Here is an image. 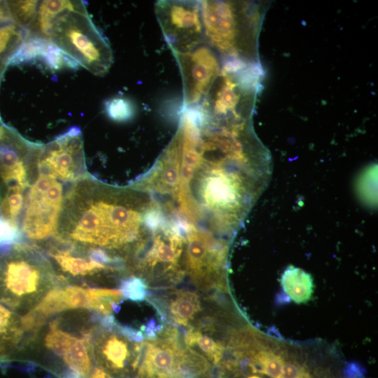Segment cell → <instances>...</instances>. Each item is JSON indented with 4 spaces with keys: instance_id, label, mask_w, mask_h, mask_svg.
<instances>
[{
    "instance_id": "cell-2",
    "label": "cell",
    "mask_w": 378,
    "mask_h": 378,
    "mask_svg": "<svg viewBox=\"0 0 378 378\" xmlns=\"http://www.w3.org/2000/svg\"><path fill=\"white\" fill-rule=\"evenodd\" d=\"M85 309L71 310L46 321L27 335L15 361H27L57 378H87L95 365L92 339L100 316Z\"/></svg>"
},
{
    "instance_id": "cell-1",
    "label": "cell",
    "mask_w": 378,
    "mask_h": 378,
    "mask_svg": "<svg viewBox=\"0 0 378 378\" xmlns=\"http://www.w3.org/2000/svg\"><path fill=\"white\" fill-rule=\"evenodd\" d=\"M148 200L134 190L113 188L83 178L64 201L57 238L125 259L155 228L152 200Z\"/></svg>"
},
{
    "instance_id": "cell-23",
    "label": "cell",
    "mask_w": 378,
    "mask_h": 378,
    "mask_svg": "<svg viewBox=\"0 0 378 378\" xmlns=\"http://www.w3.org/2000/svg\"><path fill=\"white\" fill-rule=\"evenodd\" d=\"M20 236L18 227L0 215V248L18 243Z\"/></svg>"
},
{
    "instance_id": "cell-12",
    "label": "cell",
    "mask_w": 378,
    "mask_h": 378,
    "mask_svg": "<svg viewBox=\"0 0 378 378\" xmlns=\"http://www.w3.org/2000/svg\"><path fill=\"white\" fill-rule=\"evenodd\" d=\"M36 162L40 174L64 181L85 177V158L80 130L72 127L46 145L37 146Z\"/></svg>"
},
{
    "instance_id": "cell-3",
    "label": "cell",
    "mask_w": 378,
    "mask_h": 378,
    "mask_svg": "<svg viewBox=\"0 0 378 378\" xmlns=\"http://www.w3.org/2000/svg\"><path fill=\"white\" fill-rule=\"evenodd\" d=\"M60 284L52 265L36 247L18 242L0 251V302L20 316Z\"/></svg>"
},
{
    "instance_id": "cell-22",
    "label": "cell",
    "mask_w": 378,
    "mask_h": 378,
    "mask_svg": "<svg viewBox=\"0 0 378 378\" xmlns=\"http://www.w3.org/2000/svg\"><path fill=\"white\" fill-rule=\"evenodd\" d=\"M105 109L108 117L115 121L122 122L131 119L134 108L126 98L115 97L105 103Z\"/></svg>"
},
{
    "instance_id": "cell-6",
    "label": "cell",
    "mask_w": 378,
    "mask_h": 378,
    "mask_svg": "<svg viewBox=\"0 0 378 378\" xmlns=\"http://www.w3.org/2000/svg\"><path fill=\"white\" fill-rule=\"evenodd\" d=\"M257 63L227 59L202 103V119L224 125L249 122L258 86Z\"/></svg>"
},
{
    "instance_id": "cell-17",
    "label": "cell",
    "mask_w": 378,
    "mask_h": 378,
    "mask_svg": "<svg viewBox=\"0 0 378 378\" xmlns=\"http://www.w3.org/2000/svg\"><path fill=\"white\" fill-rule=\"evenodd\" d=\"M215 330L211 318L188 327L184 335V344L206 358L214 367H218L224 359L225 347L222 342L212 335Z\"/></svg>"
},
{
    "instance_id": "cell-19",
    "label": "cell",
    "mask_w": 378,
    "mask_h": 378,
    "mask_svg": "<svg viewBox=\"0 0 378 378\" xmlns=\"http://www.w3.org/2000/svg\"><path fill=\"white\" fill-rule=\"evenodd\" d=\"M281 285L286 295L298 304L308 302L314 293V283L310 274L293 266L283 273Z\"/></svg>"
},
{
    "instance_id": "cell-21",
    "label": "cell",
    "mask_w": 378,
    "mask_h": 378,
    "mask_svg": "<svg viewBox=\"0 0 378 378\" xmlns=\"http://www.w3.org/2000/svg\"><path fill=\"white\" fill-rule=\"evenodd\" d=\"M120 290L122 298L134 302H143L149 295L148 287L144 279L136 276L120 280Z\"/></svg>"
},
{
    "instance_id": "cell-18",
    "label": "cell",
    "mask_w": 378,
    "mask_h": 378,
    "mask_svg": "<svg viewBox=\"0 0 378 378\" xmlns=\"http://www.w3.org/2000/svg\"><path fill=\"white\" fill-rule=\"evenodd\" d=\"M24 337L21 316L0 302V363L15 360Z\"/></svg>"
},
{
    "instance_id": "cell-4",
    "label": "cell",
    "mask_w": 378,
    "mask_h": 378,
    "mask_svg": "<svg viewBox=\"0 0 378 378\" xmlns=\"http://www.w3.org/2000/svg\"><path fill=\"white\" fill-rule=\"evenodd\" d=\"M205 42L227 59L257 63L261 20L256 3L200 1Z\"/></svg>"
},
{
    "instance_id": "cell-27",
    "label": "cell",
    "mask_w": 378,
    "mask_h": 378,
    "mask_svg": "<svg viewBox=\"0 0 378 378\" xmlns=\"http://www.w3.org/2000/svg\"><path fill=\"white\" fill-rule=\"evenodd\" d=\"M246 378H261V377L258 375L253 374V375L248 376Z\"/></svg>"
},
{
    "instance_id": "cell-15",
    "label": "cell",
    "mask_w": 378,
    "mask_h": 378,
    "mask_svg": "<svg viewBox=\"0 0 378 378\" xmlns=\"http://www.w3.org/2000/svg\"><path fill=\"white\" fill-rule=\"evenodd\" d=\"M57 239L58 242L50 246L48 253L60 272L58 276L65 283L69 278L89 279L100 274L116 273L122 270L99 260L91 248Z\"/></svg>"
},
{
    "instance_id": "cell-5",
    "label": "cell",
    "mask_w": 378,
    "mask_h": 378,
    "mask_svg": "<svg viewBox=\"0 0 378 378\" xmlns=\"http://www.w3.org/2000/svg\"><path fill=\"white\" fill-rule=\"evenodd\" d=\"M47 40L92 74L104 75L113 62L108 42L92 22L80 1H69L62 10L47 14Z\"/></svg>"
},
{
    "instance_id": "cell-20",
    "label": "cell",
    "mask_w": 378,
    "mask_h": 378,
    "mask_svg": "<svg viewBox=\"0 0 378 378\" xmlns=\"http://www.w3.org/2000/svg\"><path fill=\"white\" fill-rule=\"evenodd\" d=\"M6 4L13 22L21 28H28L35 18L38 1H9Z\"/></svg>"
},
{
    "instance_id": "cell-13",
    "label": "cell",
    "mask_w": 378,
    "mask_h": 378,
    "mask_svg": "<svg viewBox=\"0 0 378 378\" xmlns=\"http://www.w3.org/2000/svg\"><path fill=\"white\" fill-rule=\"evenodd\" d=\"M118 324L115 321L112 326L104 327L99 323L92 344L94 360L115 378H134L141 342L122 334Z\"/></svg>"
},
{
    "instance_id": "cell-7",
    "label": "cell",
    "mask_w": 378,
    "mask_h": 378,
    "mask_svg": "<svg viewBox=\"0 0 378 378\" xmlns=\"http://www.w3.org/2000/svg\"><path fill=\"white\" fill-rule=\"evenodd\" d=\"M134 378H212L214 366L195 350L183 346L179 332L170 326L154 339L139 343Z\"/></svg>"
},
{
    "instance_id": "cell-14",
    "label": "cell",
    "mask_w": 378,
    "mask_h": 378,
    "mask_svg": "<svg viewBox=\"0 0 378 378\" xmlns=\"http://www.w3.org/2000/svg\"><path fill=\"white\" fill-rule=\"evenodd\" d=\"M36 147L0 123V197L24 192L29 185L30 158Z\"/></svg>"
},
{
    "instance_id": "cell-25",
    "label": "cell",
    "mask_w": 378,
    "mask_h": 378,
    "mask_svg": "<svg viewBox=\"0 0 378 378\" xmlns=\"http://www.w3.org/2000/svg\"><path fill=\"white\" fill-rule=\"evenodd\" d=\"M365 372L364 367L354 361L346 363L344 370V374L348 378H362Z\"/></svg>"
},
{
    "instance_id": "cell-26",
    "label": "cell",
    "mask_w": 378,
    "mask_h": 378,
    "mask_svg": "<svg viewBox=\"0 0 378 378\" xmlns=\"http://www.w3.org/2000/svg\"><path fill=\"white\" fill-rule=\"evenodd\" d=\"M87 378H115L103 368L95 365Z\"/></svg>"
},
{
    "instance_id": "cell-8",
    "label": "cell",
    "mask_w": 378,
    "mask_h": 378,
    "mask_svg": "<svg viewBox=\"0 0 378 378\" xmlns=\"http://www.w3.org/2000/svg\"><path fill=\"white\" fill-rule=\"evenodd\" d=\"M122 299L120 289L60 284L49 290L32 311L44 321L55 314L77 309L105 316L117 312Z\"/></svg>"
},
{
    "instance_id": "cell-11",
    "label": "cell",
    "mask_w": 378,
    "mask_h": 378,
    "mask_svg": "<svg viewBox=\"0 0 378 378\" xmlns=\"http://www.w3.org/2000/svg\"><path fill=\"white\" fill-rule=\"evenodd\" d=\"M173 55L182 78L183 108L197 107L221 71L219 55L204 42L189 51Z\"/></svg>"
},
{
    "instance_id": "cell-16",
    "label": "cell",
    "mask_w": 378,
    "mask_h": 378,
    "mask_svg": "<svg viewBox=\"0 0 378 378\" xmlns=\"http://www.w3.org/2000/svg\"><path fill=\"white\" fill-rule=\"evenodd\" d=\"M147 300L162 318H168L174 323L187 328L192 326L202 310L200 295L191 290H169L162 298Z\"/></svg>"
},
{
    "instance_id": "cell-10",
    "label": "cell",
    "mask_w": 378,
    "mask_h": 378,
    "mask_svg": "<svg viewBox=\"0 0 378 378\" xmlns=\"http://www.w3.org/2000/svg\"><path fill=\"white\" fill-rule=\"evenodd\" d=\"M155 12L172 54L186 52L205 42L200 1H158Z\"/></svg>"
},
{
    "instance_id": "cell-24",
    "label": "cell",
    "mask_w": 378,
    "mask_h": 378,
    "mask_svg": "<svg viewBox=\"0 0 378 378\" xmlns=\"http://www.w3.org/2000/svg\"><path fill=\"white\" fill-rule=\"evenodd\" d=\"M279 378H312L310 374L300 364L285 363Z\"/></svg>"
},
{
    "instance_id": "cell-9",
    "label": "cell",
    "mask_w": 378,
    "mask_h": 378,
    "mask_svg": "<svg viewBox=\"0 0 378 378\" xmlns=\"http://www.w3.org/2000/svg\"><path fill=\"white\" fill-rule=\"evenodd\" d=\"M64 201L62 184L40 174L24 202L22 230L25 236L41 241L56 234Z\"/></svg>"
}]
</instances>
